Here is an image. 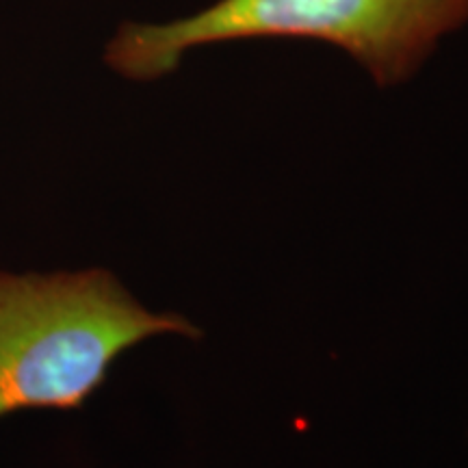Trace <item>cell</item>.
<instances>
[{
	"label": "cell",
	"mask_w": 468,
	"mask_h": 468,
	"mask_svg": "<svg viewBox=\"0 0 468 468\" xmlns=\"http://www.w3.org/2000/svg\"><path fill=\"white\" fill-rule=\"evenodd\" d=\"M159 335L200 332L178 314L145 310L102 269L0 273V417L80 408L117 356Z\"/></svg>",
	"instance_id": "obj_1"
},
{
	"label": "cell",
	"mask_w": 468,
	"mask_h": 468,
	"mask_svg": "<svg viewBox=\"0 0 468 468\" xmlns=\"http://www.w3.org/2000/svg\"><path fill=\"white\" fill-rule=\"evenodd\" d=\"M468 22V0H219L167 25H126L107 61L148 80L186 50L237 39H319L360 61L379 87L406 80L444 35Z\"/></svg>",
	"instance_id": "obj_2"
}]
</instances>
